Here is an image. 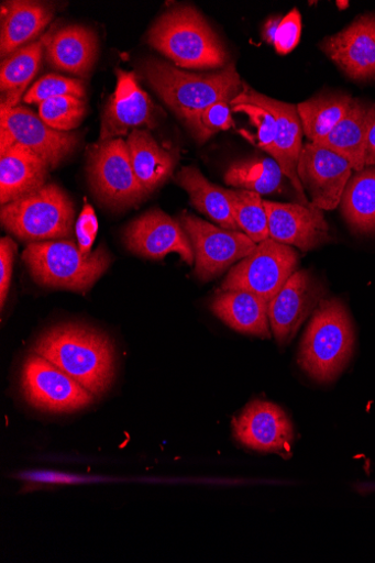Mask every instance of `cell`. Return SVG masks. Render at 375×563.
Returning <instances> with one entry per match:
<instances>
[{"mask_svg": "<svg viewBox=\"0 0 375 563\" xmlns=\"http://www.w3.org/2000/svg\"><path fill=\"white\" fill-rule=\"evenodd\" d=\"M33 352L55 364L96 397L109 390L117 373L114 344L90 327L63 324L46 331Z\"/></svg>", "mask_w": 375, "mask_h": 563, "instance_id": "6da1fadb", "label": "cell"}, {"mask_svg": "<svg viewBox=\"0 0 375 563\" xmlns=\"http://www.w3.org/2000/svg\"><path fill=\"white\" fill-rule=\"evenodd\" d=\"M143 74L152 89L186 125L216 102H231L243 88L233 63L219 73L197 75L151 59L144 64Z\"/></svg>", "mask_w": 375, "mask_h": 563, "instance_id": "7a4b0ae2", "label": "cell"}, {"mask_svg": "<svg viewBox=\"0 0 375 563\" xmlns=\"http://www.w3.org/2000/svg\"><path fill=\"white\" fill-rule=\"evenodd\" d=\"M147 41L176 67L206 70L229 65L223 42L192 7L176 8L159 16Z\"/></svg>", "mask_w": 375, "mask_h": 563, "instance_id": "3957f363", "label": "cell"}, {"mask_svg": "<svg viewBox=\"0 0 375 563\" xmlns=\"http://www.w3.org/2000/svg\"><path fill=\"white\" fill-rule=\"evenodd\" d=\"M354 344L346 307L339 299H323L302 339L298 363L316 382L331 383L349 364Z\"/></svg>", "mask_w": 375, "mask_h": 563, "instance_id": "277c9868", "label": "cell"}, {"mask_svg": "<svg viewBox=\"0 0 375 563\" xmlns=\"http://www.w3.org/2000/svg\"><path fill=\"white\" fill-rule=\"evenodd\" d=\"M23 262L42 286L86 292L110 268L112 258L102 245L85 254L73 240H57L30 243Z\"/></svg>", "mask_w": 375, "mask_h": 563, "instance_id": "5b68a950", "label": "cell"}, {"mask_svg": "<svg viewBox=\"0 0 375 563\" xmlns=\"http://www.w3.org/2000/svg\"><path fill=\"white\" fill-rule=\"evenodd\" d=\"M75 205L57 184L4 205L0 219L13 235L27 242L57 241L73 235Z\"/></svg>", "mask_w": 375, "mask_h": 563, "instance_id": "8992f818", "label": "cell"}, {"mask_svg": "<svg viewBox=\"0 0 375 563\" xmlns=\"http://www.w3.org/2000/svg\"><path fill=\"white\" fill-rule=\"evenodd\" d=\"M88 178L96 197L113 209L133 207L146 196L123 139L99 142L89 148Z\"/></svg>", "mask_w": 375, "mask_h": 563, "instance_id": "52a82bcc", "label": "cell"}, {"mask_svg": "<svg viewBox=\"0 0 375 563\" xmlns=\"http://www.w3.org/2000/svg\"><path fill=\"white\" fill-rule=\"evenodd\" d=\"M298 264L295 249L269 238L232 268L221 289L249 291L271 302L297 272Z\"/></svg>", "mask_w": 375, "mask_h": 563, "instance_id": "ba28073f", "label": "cell"}, {"mask_svg": "<svg viewBox=\"0 0 375 563\" xmlns=\"http://www.w3.org/2000/svg\"><path fill=\"white\" fill-rule=\"evenodd\" d=\"M21 387L27 402L49 413L77 412L96 399L92 393L36 353L23 365Z\"/></svg>", "mask_w": 375, "mask_h": 563, "instance_id": "9c48e42d", "label": "cell"}, {"mask_svg": "<svg viewBox=\"0 0 375 563\" xmlns=\"http://www.w3.org/2000/svg\"><path fill=\"white\" fill-rule=\"evenodd\" d=\"M180 223L189 236L195 252V274L201 282L222 275L255 250L256 243L245 233L231 231L190 214H184Z\"/></svg>", "mask_w": 375, "mask_h": 563, "instance_id": "30bf717a", "label": "cell"}, {"mask_svg": "<svg viewBox=\"0 0 375 563\" xmlns=\"http://www.w3.org/2000/svg\"><path fill=\"white\" fill-rule=\"evenodd\" d=\"M242 104L261 108L275 117L278 132L272 157L279 164L285 177L291 181L300 203L310 207L312 203L308 200L298 177L304 130L297 106L264 96L244 82L242 91L231 101L232 108Z\"/></svg>", "mask_w": 375, "mask_h": 563, "instance_id": "8fae6325", "label": "cell"}, {"mask_svg": "<svg viewBox=\"0 0 375 563\" xmlns=\"http://www.w3.org/2000/svg\"><path fill=\"white\" fill-rule=\"evenodd\" d=\"M352 170L345 158L327 147L311 142L302 146L298 177L310 195L311 203L321 211H333L339 207Z\"/></svg>", "mask_w": 375, "mask_h": 563, "instance_id": "7c38bea8", "label": "cell"}, {"mask_svg": "<svg viewBox=\"0 0 375 563\" xmlns=\"http://www.w3.org/2000/svg\"><path fill=\"white\" fill-rule=\"evenodd\" d=\"M234 435L243 445L276 453L284 459L293 455L294 427L284 409L271 401L254 400L233 421Z\"/></svg>", "mask_w": 375, "mask_h": 563, "instance_id": "4fadbf2b", "label": "cell"}, {"mask_svg": "<svg viewBox=\"0 0 375 563\" xmlns=\"http://www.w3.org/2000/svg\"><path fill=\"white\" fill-rule=\"evenodd\" d=\"M0 129L7 130L14 143L32 150L48 167L55 169L75 151L77 135L46 125L33 111L0 106Z\"/></svg>", "mask_w": 375, "mask_h": 563, "instance_id": "5bb4252c", "label": "cell"}, {"mask_svg": "<svg viewBox=\"0 0 375 563\" xmlns=\"http://www.w3.org/2000/svg\"><path fill=\"white\" fill-rule=\"evenodd\" d=\"M124 242L144 258L163 260L175 252L188 265L195 262L192 244L181 223L161 210H152L130 223Z\"/></svg>", "mask_w": 375, "mask_h": 563, "instance_id": "9a60e30c", "label": "cell"}, {"mask_svg": "<svg viewBox=\"0 0 375 563\" xmlns=\"http://www.w3.org/2000/svg\"><path fill=\"white\" fill-rule=\"evenodd\" d=\"M327 291L310 273L296 272L269 302L272 331L280 345H287L316 310Z\"/></svg>", "mask_w": 375, "mask_h": 563, "instance_id": "2e32d148", "label": "cell"}, {"mask_svg": "<svg viewBox=\"0 0 375 563\" xmlns=\"http://www.w3.org/2000/svg\"><path fill=\"white\" fill-rule=\"evenodd\" d=\"M320 49L351 79L375 80V14L359 16Z\"/></svg>", "mask_w": 375, "mask_h": 563, "instance_id": "e0dca14e", "label": "cell"}, {"mask_svg": "<svg viewBox=\"0 0 375 563\" xmlns=\"http://www.w3.org/2000/svg\"><path fill=\"white\" fill-rule=\"evenodd\" d=\"M118 86L101 119L100 142L121 139L130 130L154 128L156 107L133 73L118 70Z\"/></svg>", "mask_w": 375, "mask_h": 563, "instance_id": "ac0fdd59", "label": "cell"}, {"mask_svg": "<svg viewBox=\"0 0 375 563\" xmlns=\"http://www.w3.org/2000/svg\"><path fill=\"white\" fill-rule=\"evenodd\" d=\"M271 239L304 251L331 241L330 227L315 205L283 203L264 200Z\"/></svg>", "mask_w": 375, "mask_h": 563, "instance_id": "d6986e66", "label": "cell"}, {"mask_svg": "<svg viewBox=\"0 0 375 563\" xmlns=\"http://www.w3.org/2000/svg\"><path fill=\"white\" fill-rule=\"evenodd\" d=\"M98 37L82 25H70L52 33L46 46L47 63L55 69L86 77L97 60Z\"/></svg>", "mask_w": 375, "mask_h": 563, "instance_id": "ffe728a7", "label": "cell"}, {"mask_svg": "<svg viewBox=\"0 0 375 563\" xmlns=\"http://www.w3.org/2000/svg\"><path fill=\"white\" fill-rule=\"evenodd\" d=\"M0 156V202L3 207L46 185L48 167L29 147L16 143Z\"/></svg>", "mask_w": 375, "mask_h": 563, "instance_id": "44dd1931", "label": "cell"}, {"mask_svg": "<svg viewBox=\"0 0 375 563\" xmlns=\"http://www.w3.org/2000/svg\"><path fill=\"white\" fill-rule=\"evenodd\" d=\"M210 310L233 330L258 336L272 338L269 302L243 290L221 291L210 303Z\"/></svg>", "mask_w": 375, "mask_h": 563, "instance_id": "7402d4cb", "label": "cell"}, {"mask_svg": "<svg viewBox=\"0 0 375 563\" xmlns=\"http://www.w3.org/2000/svg\"><path fill=\"white\" fill-rule=\"evenodd\" d=\"M374 117L375 104L353 99L346 115L326 139L315 144L338 153L352 165L353 170L362 172L365 168L367 135Z\"/></svg>", "mask_w": 375, "mask_h": 563, "instance_id": "603a6c76", "label": "cell"}, {"mask_svg": "<svg viewBox=\"0 0 375 563\" xmlns=\"http://www.w3.org/2000/svg\"><path fill=\"white\" fill-rule=\"evenodd\" d=\"M55 16L49 5L38 2H9L3 7L0 51L5 58L38 36Z\"/></svg>", "mask_w": 375, "mask_h": 563, "instance_id": "cb8c5ba5", "label": "cell"}, {"mask_svg": "<svg viewBox=\"0 0 375 563\" xmlns=\"http://www.w3.org/2000/svg\"><path fill=\"white\" fill-rule=\"evenodd\" d=\"M126 143L135 175L146 195L173 175L177 164L176 156L159 146L148 132L133 130Z\"/></svg>", "mask_w": 375, "mask_h": 563, "instance_id": "d4e9b609", "label": "cell"}, {"mask_svg": "<svg viewBox=\"0 0 375 563\" xmlns=\"http://www.w3.org/2000/svg\"><path fill=\"white\" fill-rule=\"evenodd\" d=\"M176 181L188 192L194 208L199 212L223 229L240 230L233 216L229 189L211 184L195 166L184 167Z\"/></svg>", "mask_w": 375, "mask_h": 563, "instance_id": "484cf974", "label": "cell"}, {"mask_svg": "<svg viewBox=\"0 0 375 563\" xmlns=\"http://www.w3.org/2000/svg\"><path fill=\"white\" fill-rule=\"evenodd\" d=\"M49 30L38 41L33 42L3 60L0 67V89H2V106L19 107L23 93L36 76L43 57V49L52 35Z\"/></svg>", "mask_w": 375, "mask_h": 563, "instance_id": "4316f807", "label": "cell"}, {"mask_svg": "<svg viewBox=\"0 0 375 563\" xmlns=\"http://www.w3.org/2000/svg\"><path fill=\"white\" fill-rule=\"evenodd\" d=\"M353 99L342 92L320 93L297 106L304 134L311 143L326 139L349 112Z\"/></svg>", "mask_w": 375, "mask_h": 563, "instance_id": "83f0119b", "label": "cell"}, {"mask_svg": "<svg viewBox=\"0 0 375 563\" xmlns=\"http://www.w3.org/2000/svg\"><path fill=\"white\" fill-rule=\"evenodd\" d=\"M342 213L357 233H375V168L356 173L342 197Z\"/></svg>", "mask_w": 375, "mask_h": 563, "instance_id": "f1b7e54d", "label": "cell"}, {"mask_svg": "<svg viewBox=\"0 0 375 563\" xmlns=\"http://www.w3.org/2000/svg\"><path fill=\"white\" fill-rule=\"evenodd\" d=\"M284 173L274 158H252L234 163L224 180L228 185L258 195H269L282 188Z\"/></svg>", "mask_w": 375, "mask_h": 563, "instance_id": "f546056e", "label": "cell"}, {"mask_svg": "<svg viewBox=\"0 0 375 563\" xmlns=\"http://www.w3.org/2000/svg\"><path fill=\"white\" fill-rule=\"evenodd\" d=\"M229 195L240 230L256 244L269 239V224L261 195L244 189H229Z\"/></svg>", "mask_w": 375, "mask_h": 563, "instance_id": "4dcf8cb0", "label": "cell"}, {"mask_svg": "<svg viewBox=\"0 0 375 563\" xmlns=\"http://www.w3.org/2000/svg\"><path fill=\"white\" fill-rule=\"evenodd\" d=\"M87 112L86 101L74 96L47 99L38 106V117L52 129L69 132L77 129Z\"/></svg>", "mask_w": 375, "mask_h": 563, "instance_id": "1f68e13d", "label": "cell"}, {"mask_svg": "<svg viewBox=\"0 0 375 563\" xmlns=\"http://www.w3.org/2000/svg\"><path fill=\"white\" fill-rule=\"evenodd\" d=\"M62 96H74L84 99L86 96L84 81L58 75H47L31 87L23 100L27 104L40 106L41 102L47 99Z\"/></svg>", "mask_w": 375, "mask_h": 563, "instance_id": "d6a6232c", "label": "cell"}, {"mask_svg": "<svg viewBox=\"0 0 375 563\" xmlns=\"http://www.w3.org/2000/svg\"><path fill=\"white\" fill-rule=\"evenodd\" d=\"M194 137L203 143L221 131L234 126L231 102L221 100L202 111L195 120L187 124Z\"/></svg>", "mask_w": 375, "mask_h": 563, "instance_id": "836d02e7", "label": "cell"}, {"mask_svg": "<svg viewBox=\"0 0 375 563\" xmlns=\"http://www.w3.org/2000/svg\"><path fill=\"white\" fill-rule=\"evenodd\" d=\"M232 111L245 114L249 118L255 129L254 135L250 136L249 140L272 156L278 132L275 117L271 112L254 106H236L232 108Z\"/></svg>", "mask_w": 375, "mask_h": 563, "instance_id": "e575fe53", "label": "cell"}, {"mask_svg": "<svg viewBox=\"0 0 375 563\" xmlns=\"http://www.w3.org/2000/svg\"><path fill=\"white\" fill-rule=\"evenodd\" d=\"M301 14L294 9L286 18L283 19L276 41L275 47L280 55H288L297 46L301 35Z\"/></svg>", "mask_w": 375, "mask_h": 563, "instance_id": "d590c367", "label": "cell"}, {"mask_svg": "<svg viewBox=\"0 0 375 563\" xmlns=\"http://www.w3.org/2000/svg\"><path fill=\"white\" fill-rule=\"evenodd\" d=\"M16 252L18 245L12 238L5 236L0 240V305H2V310L11 287Z\"/></svg>", "mask_w": 375, "mask_h": 563, "instance_id": "8d00e7d4", "label": "cell"}, {"mask_svg": "<svg viewBox=\"0 0 375 563\" xmlns=\"http://www.w3.org/2000/svg\"><path fill=\"white\" fill-rule=\"evenodd\" d=\"M75 229L81 252L85 254L91 253V246L98 232V221L88 202L85 203Z\"/></svg>", "mask_w": 375, "mask_h": 563, "instance_id": "74e56055", "label": "cell"}, {"mask_svg": "<svg viewBox=\"0 0 375 563\" xmlns=\"http://www.w3.org/2000/svg\"><path fill=\"white\" fill-rule=\"evenodd\" d=\"M21 479L26 483L32 484H81L95 481V478L64 474V473H55V472H31L26 474H22Z\"/></svg>", "mask_w": 375, "mask_h": 563, "instance_id": "f35d334b", "label": "cell"}, {"mask_svg": "<svg viewBox=\"0 0 375 563\" xmlns=\"http://www.w3.org/2000/svg\"><path fill=\"white\" fill-rule=\"evenodd\" d=\"M364 165L365 167L375 166V117L367 135Z\"/></svg>", "mask_w": 375, "mask_h": 563, "instance_id": "ab89813d", "label": "cell"}, {"mask_svg": "<svg viewBox=\"0 0 375 563\" xmlns=\"http://www.w3.org/2000/svg\"><path fill=\"white\" fill-rule=\"evenodd\" d=\"M282 21L283 18L275 16L265 23L262 33L265 42L275 44L277 32Z\"/></svg>", "mask_w": 375, "mask_h": 563, "instance_id": "60d3db41", "label": "cell"}, {"mask_svg": "<svg viewBox=\"0 0 375 563\" xmlns=\"http://www.w3.org/2000/svg\"><path fill=\"white\" fill-rule=\"evenodd\" d=\"M338 5L339 8H348L349 7V3L348 2H338Z\"/></svg>", "mask_w": 375, "mask_h": 563, "instance_id": "b9f144b4", "label": "cell"}]
</instances>
